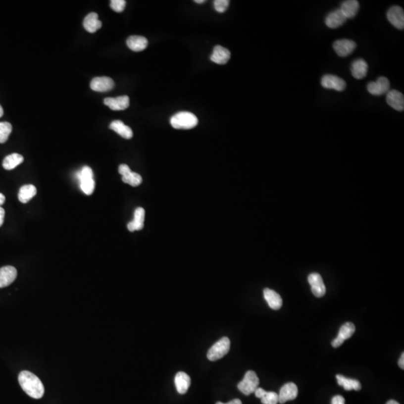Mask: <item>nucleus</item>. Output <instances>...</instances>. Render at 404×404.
Segmentation results:
<instances>
[{
    "label": "nucleus",
    "mask_w": 404,
    "mask_h": 404,
    "mask_svg": "<svg viewBox=\"0 0 404 404\" xmlns=\"http://www.w3.org/2000/svg\"><path fill=\"white\" fill-rule=\"evenodd\" d=\"M18 381L26 395L35 399H40L45 394V387L40 379L29 372L23 370L19 374Z\"/></svg>",
    "instance_id": "obj_1"
},
{
    "label": "nucleus",
    "mask_w": 404,
    "mask_h": 404,
    "mask_svg": "<svg viewBox=\"0 0 404 404\" xmlns=\"http://www.w3.org/2000/svg\"><path fill=\"white\" fill-rule=\"evenodd\" d=\"M171 125L175 129L189 130L198 125L197 117L190 112H180L171 118Z\"/></svg>",
    "instance_id": "obj_2"
},
{
    "label": "nucleus",
    "mask_w": 404,
    "mask_h": 404,
    "mask_svg": "<svg viewBox=\"0 0 404 404\" xmlns=\"http://www.w3.org/2000/svg\"><path fill=\"white\" fill-rule=\"evenodd\" d=\"M231 342L227 337H223L210 348L207 356L210 361H214L225 356L230 351Z\"/></svg>",
    "instance_id": "obj_3"
},
{
    "label": "nucleus",
    "mask_w": 404,
    "mask_h": 404,
    "mask_svg": "<svg viewBox=\"0 0 404 404\" xmlns=\"http://www.w3.org/2000/svg\"><path fill=\"white\" fill-rule=\"evenodd\" d=\"M259 379L257 374L253 370H249L246 373L244 380L238 385V389L245 395L254 393L258 388Z\"/></svg>",
    "instance_id": "obj_4"
},
{
    "label": "nucleus",
    "mask_w": 404,
    "mask_h": 404,
    "mask_svg": "<svg viewBox=\"0 0 404 404\" xmlns=\"http://www.w3.org/2000/svg\"><path fill=\"white\" fill-rule=\"evenodd\" d=\"M367 89L370 95L380 96L389 92L390 83L386 77H380L377 81L369 83Z\"/></svg>",
    "instance_id": "obj_5"
},
{
    "label": "nucleus",
    "mask_w": 404,
    "mask_h": 404,
    "mask_svg": "<svg viewBox=\"0 0 404 404\" xmlns=\"http://www.w3.org/2000/svg\"><path fill=\"white\" fill-rule=\"evenodd\" d=\"M321 85L327 89H333L337 92H342L346 89V82L338 76L326 74L321 79Z\"/></svg>",
    "instance_id": "obj_6"
},
{
    "label": "nucleus",
    "mask_w": 404,
    "mask_h": 404,
    "mask_svg": "<svg viewBox=\"0 0 404 404\" xmlns=\"http://www.w3.org/2000/svg\"><path fill=\"white\" fill-rule=\"evenodd\" d=\"M356 48V44L349 39H341L334 42L333 48L335 52L340 57L351 55Z\"/></svg>",
    "instance_id": "obj_7"
},
{
    "label": "nucleus",
    "mask_w": 404,
    "mask_h": 404,
    "mask_svg": "<svg viewBox=\"0 0 404 404\" xmlns=\"http://www.w3.org/2000/svg\"><path fill=\"white\" fill-rule=\"evenodd\" d=\"M355 331V326L354 323H351V322L345 323L341 327L339 335L337 336L336 339L332 341V346L335 348H339L345 342V340L350 339L354 335Z\"/></svg>",
    "instance_id": "obj_8"
},
{
    "label": "nucleus",
    "mask_w": 404,
    "mask_h": 404,
    "mask_svg": "<svg viewBox=\"0 0 404 404\" xmlns=\"http://www.w3.org/2000/svg\"><path fill=\"white\" fill-rule=\"evenodd\" d=\"M387 18L391 24L397 29H404V11L401 7L393 6L387 12Z\"/></svg>",
    "instance_id": "obj_9"
},
{
    "label": "nucleus",
    "mask_w": 404,
    "mask_h": 404,
    "mask_svg": "<svg viewBox=\"0 0 404 404\" xmlns=\"http://www.w3.org/2000/svg\"><path fill=\"white\" fill-rule=\"evenodd\" d=\"M90 86L95 92H106L113 89L115 83L110 77H95L91 82Z\"/></svg>",
    "instance_id": "obj_10"
},
{
    "label": "nucleus",
    "mask_w": 404,
    "mask_h": 404,
    "mask_svg": "<svg viewBox=\"0 0 404 404\" xmlns=\"http://www.w3.org/2000/svg\"><path fill=\"white\" fill-rule=\"evenodd\" d=\"M308 283L311 285V291L316 297H322L326 294V287L323 279L319 273H311L308 276Z\"/></svg>",
    "instance_id": "obj_11"
},
{
    "label": "nucleus",
    "mask_w": 404,
    "mask_h": 404,
    "mask_svg": "<svg viewBox=\"0 0 404 404\" xmlns=\"http://www.w3.org/2000/svg\"><path fill=\"white\" fill-rule=\"evenodd\" d=\"M17 276L15 267L5 266L0 268V288H5L12 284Z\"/></svg>",
    "instance_id": "obj_12"
},
{
    "label": "nucleus",
    "mask_w": 404,
    "mask_h": 404,
    "mask_svg": "<svg viewBox=\"0 0 404 404\" xmlns=\"http://www.w3.org/2000/svg\"><path fill=\"white\" fill-rule=\"evenodd\" d=\"M103 103L112 110L120 111L127 109L130 106V98L128 96H120L118 98H105Z\"/></svg>",
    "instance_id": "obj_13"
},
{
    "label": "nucleus",
    "mask_w": 404,
    "mask_h": 404,
    "mask_svg": "<svg viewBox=\"0 0 404 404\" xmlns=\"http://www.w3.org/2000/svg\"><path fill=\"white\" fill-rule=\"evenodd\" d=\"M279 395V403L285 404L287 401L296 399L298 395V388L294 383H288L282 386Z\"/></svg>",
    "instance_id": "obj_14"
},
{
    "label": "nucleus",
    "mask_w": 404,
    "mask_h": 404,
    "mask_svg": "<svg viewBox=\"0 0 404 404\" xmlns=\"http://www.w3.org/2000/svg\"><path fill=\"white\" fill-rule=\"evenodd\" d=\"M348 19L346 18L340 8L335 9L329 13L325 19V23L330 29H337L345 24Z\"/></svg>",
    "instance_id": "obj_15"
},
{
    "label": "nucleus",
    "mask_w": 404,
    "mask_h": 404,
    "mask_svg": "<svg viewBox=\"0 0 404 404\" xmlns=\"http://www.w3.org/2000/svg\"><path fill=\"white\" fill-rule=\"evenodd\" d=\"M388 104L397 111L404 109V97L401 92L397 90L389 91L386 96Z\"/></svg>",
    "instance_id": "obj_16"
},
{
    "label": "nucleus",
    "mask_w": 404,
    "mask_h": 404,
    "mask_svg": "<svg viewBox=\"0 0 404 404\" xmlns=\"http://www.w3.org/2000/svg\"><path fill=\"white\" fill-rule=\"evenodd\" d=\"M231 58V52L226 48L217 45L213 48V53L210 58L213 62L218 64H225Z\"/></svg>",
    "instance_id": "obj_17"
},
{
    "label": "nucleus",
    "mask_w": 404,
    "mask_h": 404,
    "mask_svg": "<svg viewBox=\"0 0 404 404\" xmlns=\"http://www.w3.org/2000/svg\"><path fill=\"white\" fill-rule=\"evenodd\" d=\"M263 296L268 305L272 309L279 310L282 306V299L278 293L273 290L266 288L263 291Z\"/></svg>",
    "instance_id": "obj_18"
},
{
    "label": "nucleus",
    "mask_w": 404,
    "mask_h": 404,
    "mask_svg": "<svg viewBox=\"0 0 404 404\" xmlns=\"http://www.w3.org/2000/svg\"><path fill=\"white\" fill-rule=\"evenodd\" d=\"M145 216L146 211L143 207H138L134 212V219L127 224L129 231L133 232L135 231H140L144 228Z\"/></svg>",
    "instance_id": "obj_19"
},
{
    "label": "nucleus",
    "mask_w": 404,
    "mask_h": 404,
    "mask_svg": "<svg viewBox=\"0 0 404 404\" xmlns=\"http://www.w3.org/2000/svg\"><path fill=\"white\" fill-rule=\"evenodd\" d=\"M368 65L362 58L355 60L351 65V73L353 77L357 80H361L367 76Z\"/></svg>",
    "instance_id": "obj_20"
},
{
    "label": "nucleus",
    "mask_w": 404,
    "mask_h": 404,
    "mask_svg": "<svg viewBox=\"0 0 404 404\" xmlns=\"http://www.w3.org/2000/svg\"><path fill=\"white\" fill-rule=\"evenodd\" d=\"M149 42L143 36H133L127 39V45L131 50L140 52L147 48Z\"/></svg>",
    "instance_id": "obj_21"
},
{
    "label": "nucleus",
    "mask_w": 404,
    "mask_h": 404,
    "mask_svg": "<svg viewBox=\"0 0 404 404\" xmlns=\"http://www.w3.org/2000/svg\"><path fill=\"white\" fill-rule=\"evenodd\" d=\"M175 383L178 393L181 394V395H184V394L187 393L189 388H190V384H191V380H190V377H189L188 374L181 371V372H178L175 376Z\"/></svg>",
    "instance_id": "obj_22"
},
{
    "label": "nucleus",
    "mask_w": 404,
    "mask_h": 404,
    "mask_svg": "<svg viewBox=\"0 0 404 404\" xmlns=\"http://www.w3.org/2000/svg\"><path fill=\"white\" fill-rule=\"evenodd\" d=\"M340 9L347 19H352L358 13L359 3L356 0H347L342 4Z\"/></svg>",
    "instance_id": "obj_23"
},
{
    "label": "nucleus",
    "mask_w": 404,
    "mask_h": 404,
    "mask_svg": "<svg viewBox=\"0 0 404 404\" xmlns=\"http://www.w3.org/2000/svg\"><path fill=\"white\" fill-rule=\"evenodd\" d=\"M109 128L126 140H130L133 137V133L131 128L125 125L123 121H119V120L112 121L109 125Z\"/></svg>",
    "instance_id": "obj_24"
},
{
    "label": "nucleus",
    "mask_w": 404,
    "mask_h": 404,
    "mask_svg": "<svg viewBox=\"0 0 404 404\" xmlns=\"http://www.w3.org/2000/svg\"><path fill=\"white\" fill-rule=\"evenodd\" d=\"M83 26L87 32L90 33H95V32L101 29L102 23L98 20V15L97 13L92 12L88 14L85 17L83 21Z\"/></svg>",
    "instance_id": "obj_25"
},
{
    "label": "nucleus",
    "mask_w": 404,
    "mask_h": 404,
    "mask_svg": "<svg viewBox=\"0 0 404 404\" xmlns=\"http://www.w3.org/2000/svg\"><path fill=\"white\" fill-rule=\"evenodd\" d=\"M37 193V189L32 184L24 185L20 189L18 193V199L21 203H28L32 198L35 197Z\"/></svg>",
    "instance_id": "obj_26"
},
{
    "label": "nucleus",
    "mask_w": 404,
    "mask_h": 404,
    "mask_svg": "<svg viewBox=\"0 0 404 404\" xmlns=\"http://www.w3.org/2000/svg\"><path fill=\"white\" fill-rule=\"evenodd\" d=\"M24 160V158L19 153H14L5 156L2 162V166L5 170H12Z\"/></svg>",
    "instance_id": "obj_27"
},
{
    "label": "nucleus",
    "mask_w": 404,
    "mask_h": 404,
    "mask_svg": "<svg viewBox=\"0 0 404 404\" xmlns=\"http://www.w3.org/2000/svg\"><path fill=\"white\" fill-rule=\"evenodd\" d=\"M336 378L339 386H343L345 390L359 391L361 389V384L358 380L347 378L342 375H337Z\"/></svg>",
    "instance_id": "obj_28"
},
{
    "label": "nucleus",
    "mask_w": 404,
    "mask_h": 404,
    "mask_svg": "<svg viewBox=\"0 0 404 404\" xmlns=\"http://www.w3.org/2000/svg\"><path fill=\"white\" fill-rule=\"evenodd\" d=\"M122 181L132 187H138L143 182V178L138 173L131 172L125 176H122Z\"/></svg>",
    "instance_id": "obj_29"
},
{
    "label": "nucleus",
    "mask_w": 404,
    "mask_h": 404,
    "mask_svg": "<svg viewBox=\"0 0 404 404\" xmlns=\"http://www.w3.org/2000/svg\"><path fill=\"white\" fill-rule=\"evenodd\" d=\"M12 131V126L10 123L4 121L0 122V143L3 144L8 140Z\"/></svg>",
    "instance_id": "obj_30"
},
{
    "label": "nucleus",
    "mask_w": 404,
    "mask_h": 404,
    "mask_svg": "<svg viewBox=\"0 0 404 404\" xmlns=\"http://www.w3.org/2000/svg\"><path fill=\"white\" fill-rule=\"evenodd\" d=\"M80 184L82 191L87 196H90L95 191V182L93 178L83 180L80 181Z\"/></svg>",
    "instance_id": "obj_31"
},
{
    "label": "nucleus",
    "mask_w": 404,
    "mask_h": 404,
    "mask_svg": "<svg viewBox=\"0 0 404 404\" xmlns=\"http://www.w3.org/2000/svg\"><path fill=\"white\" fill-rule=\"evenodd\" d=\"M263 404H277L279 403V395L274 392H265L261 398Z\"/></svg>",
    "instance_id": "obj_32"
},
{
    "label": "nucleus",
    "mask_w": 404,
    "mask_h": 404,
    "mask_svg": "<svg viewBox=\"0 0 404 404\" xmlns=\"http://www.w3.org/2000/svg\"><path fill=\"white\" fill-rule=\"evenodd\" d=\"M94 174L92 168L89 166H84L82 168V170L77 173V178L79 181H83V180L90 179L93 178Z\"/></svg>",
    "instance_id": "obj_33"
},
{
    "label": "nucleus",
    "mask_w": 404,
    "mask_h": 404,
    "mask_svg": "<svg viewBox=\"0 0 404 404\" xmlns=\"http://www.w3.org/2000/svg\"><path fill=\"white\" fill-rule=\"evenodd\" d=\"M125 6V0H112L110 2V7L115 12H122Z\"/></svg>",
    "instance_id": "obj_34"
},
{
    "label": "nucleus",
    "mask_w": 404,
    "mask_h": 404,
    "mask_svg": "<svg viewBox=\"0 0 404 404\" xmlns=\"http://www.w3.org/2000/svg\"><path fill=\"white\" fill-rule=\"evenodd\" d=\"M229 2L228 0H216V1H214V2H213L215 10H216L217 12H225L227 8H228V5H229Z\"/></svg>",
    "instance_id": "obj_35"
},
{
    "label": "nucleus",
    "mask_w": 404,
    "mask_h": 404,
    "mask_svg": "<svg viewBox=\"0 0 404 404\" xmlns=\"http://www.w3.org/2000/svg\"><path fill=\"white\" fill-rule=\"evenodd\" d=\"M131 172L132 171L130 170L128 165H126V164H121L118 167V172H119L120 175H121V176H125V175Z\"/></svg>",
    "instance_id": "obj_36"
},
{
    "label": "nucleus",
    "mask_w": 404,
    "mask_h": 404,
    "mask_svg": "<svg viewBox=\"0 0 404 404\" xmlns=\"http://www.w3.org/2000/svg\"><path fill=\"white\" fill-rule=\"evenodd\" d=\"M331 404H345V398L341 395H336L332 398Z\"/></svg>",
    "instance_id": "obj_37"
},
{
    "label": "nucleus",
    "mask_w": 404,
    "mask_h": 404,
    "mask_svg": "<svg viewBox=\"0 0 404 404\" xmlns=\"http://www.w3.org/2000/svg\"><path fill=\"white\" fill-rule=\"evenodd\" d=\"M5 213V210L2 207H0V227L3 225Z\"/></svg>",
    "instance_id": "obj_38"
},
{
    "label": "nucleus",
    "mask_w": 404,
    "mask_h": 404,
    "mask_svg": "<svg viewBox=\"0 0 404 404\" xmlns=\"http://www.w3.org/2000/svg\"><path fill=\"white\" fill-rule=\"evenodd\" d=\"M398 364H399V367L401 368L404 369V354H402V355H401L399 361H398Z\"/></svg>",
    "instance_id": "obj_39"
},
{
    "label": "nucleus",
    "mask_w": 404,
    "mask_h": 404,
    "mask_svg": "<svg viewBox=\"0 0 404 404\" xmlns=\"http://www.w3.org/2000/svg\"><path fill=\"white\" fill-rule=\"evenodd\" d=\"M5 197L2 193H0V207L5 203Z\"/></svg>",
    "instance_id": "obj_40"
},
{
    "label": "nucleus",
    "mask_w": 404,
    "mask_h": 404,
    "mask_svg": "<svg viewBox=\"0 0 404 404\" xmlns=\"http://www.w3.org/2000/svg\"><path fill=\"white\" fill-rule=\"evenodd\" d=\"M230 404H242V402H241V400L234 399V400H233V401H230Z\"/></svg>",
    "instance_id": "obj_41"
},
{
    "label": "nucleus",
    "mask_w": 404,
    "mask_h": 404,
    "mask_svg": "<svg viewBox=\"0 0 404 404\" xmlns=\"http://www.w3.org/2000/svg\"><path fill=\"white\" fill-rule=\"evenodd\" d=\"M386 404H400L399 403L397 402L396 401H393V400H391V401H388L386 403Z\"/></svg>",
    "instance_id": "obj_42"
},
{
    "label": "nucleus",
    "mask_w": 404,
    "mask_h": 404,
    "mask_svg": "<svg viewBox=\"0 0 404 404\" xmlns=\"http://www.w3.org/2000/svg\"><path fill=\"white\" fill-rule=\"evenodd\" d=\"M3 114H4L3 109H2V106L0 105V118H1V117L2 116V115H3Z\"/></svg>",
    "instance_id": "obj_43"
},
{
    "label": "nucleus",
    "mask_w": 404,
    "mask_h": 404,
    "mask_svg": "<svg viewBox=\"0 0 404 404\" xmlns=\"http://www.w3.org/2000/svg\"><path fill=\"white\" fill-rule=\"evenodd\" d=\"M195 2H196V3L202 4L204 3L205 1H204V0H196Z\"/></svg>",
    "instance_id": "obj_44"
},
{
    "label": "nucleus",
    "mask_w": 404,
    "mask_h": 404,
    "mask_svg": "<svg viewBox=\"0 0 404 404\" xmlns=\"http://www.w3.org/2000/svg\"><path fill=\"white\" fill-rule=\"evenodd\" d=\"M216 404H230V402L227 403V404H224V403L222 402H217L216 403Z\"/></svg>",
    "instance_id": "obj_45"
}]
</instances>
